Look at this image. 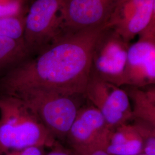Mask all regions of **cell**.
Returning a JSON list of instances; mask_svg holds the SVG:
<instances>
[{"label": "cell", "instance_id": "6da1fadb", "mask_svg": "<svg viewBox=\"0 0 155 155\" xmlns=\"http://www.w3.org/2000/svg\"><path fill=\"white\" fill-rule=\"evenodd\" d=\"M106 25L65 33L0 78V94L25 90L84 94L96 41Z\"/></svg>", "mask_w": 155, "mask_h": 155}, {"label": "cell", "instance_id": "7a4b0ae2", "mask_svg": "<svg viewBox=\"0 0 155 155\" xmlns=\"http://www.w3.org/2000/svg\"><path fill=\"white\" fill-rule=\"evenodd\" d=\"M57 140L20 98L0 94V155L31 147L53 148Z\"/></svg>", "mask_w": 155, "mask_h": 155}, {"label": "cell", "instance_id": "3957f363", "mask_svg": "<svg viewBox=\"0 0 155 155\" xmlns=\"http://www.w3.org/2000/svg\"><path fill=\"white\" fill-rule=\"evenodd\" d=\"M8 94L23 100L56 140L66 137L79 110L75 96L35 90Z\"/></svg>", "mask_w": 155, "mask_h": 155}, {"label": "cell", "instance_id": "277c9868", "mask_svg": "<svg viewBox=\"0 0 155 155\" xmlns=\"http://www.w3.org/2000/svg\"><path fill=\"white\" fill-rule=\"evenodd\" d=\"M63 0H33L24 18V40L32 57L61 36Z\"/></svg>", "mask_w": 155, "mask_h": 155}, {"label": "cell", "instance_id": "5b68a950", "mask_svg": "<svg viewBox=\"0 0 155 155\" xmlns=\"http://www.w3.org/2000/svg\"><path fill=\"white\" fill-rule=\"evenodd\" d=\"M130 44L114 29L106 25L94 46L90 73L117 86H124Z\"/></svg>", "mask_w": 155, "mask_h": 155}, {"label": "cell", "instance_id": "8992f818", "mask_svg": "<svg viewBox=\"0 0 155 155\" xmlns=\"http://www.w3.org/2000/svg\"><path fill=\"white\" fill-rule=\"evenodd\" d=\"M84 95L114 130L132 120V105L125 90L90 73Z\"/></svg>", "mask_w": 155, "mask_h": 155}, {"label": "cell", "instance_id": "52a82bcc", "mask_svg": "<svg viewBox=\"0 0 155 155\" xmlns=\"http://www.w3.org/2000/svg\"><path fill=\"white\" fill-rule=\"evenodd\" d=\"M113 130L100 111L93 105L87 106L79 109L66 138L74 152L82 155L105 150Z\"/></svg>", "mask_w": 155, "mask_h": 155}, {"label": "cell", "instance_id": "ba28073f", "mask_svg": "<svg viewBox=\"0 0 155 155\" xmlns=\"http://www.w3.org/2000/svg\"><path fill=\"white\" fill-rule=\"evenodd\" d=\"M120 0H63L61 35L105 25Z\"/></svg>", "mask_w": 155, "mask_h": 155}, {"label": "cell", "instance_id": "9c48e42d", "mask_svg": "<svg viewBox=\"0 0 155 155\" xmlns=\"http://www.w3.org/2000/svg\"><path fill=\"white\" fill-rule=\"evenodd\" d=\"M130 44L124 74V85L145 87L155 83V22Z\"/></svg>", "mask_w": 155, "mask_h": 155}, {"label": "cell", "instance_id": "30bf717a", "mask_svg": "<svg viewBox=\"0 0 155 155\" xmlns=\"http://www.w3.org/2000/svg\"><path fill=\"white\" fill-rule=\"evenodd\" d=\"M155 22V0H120L106 25L130 41Z\"/></svg>", "mask_w": 155, "mask_h": 155}, {"label": "cell", "instance_id": "8fae6325", "mask_svg": "<svg viewBox=\"0 0 155 155\" xmlns=\"http://www.w3.org/2000/svg\"><path fill=\"white\" fill-rule=\"evenodd\" d=\"M105 151L110 155H136L143 153V142L133 124L115 128Z\"/></svg>", "mask_w": 155, "mask_h": 155}, {"label": "cell", "instance_id": "7c38bea8", "mask_svg": "<svg viewBox=\"0 0 155 155\" xmlns=\"http://www.w3.org/2000/svg\"><path fill=\"white\" fill-rule=\"evenodd\" d=\"M132 102V120H137L155 126V88L129 86L127 90Z\"/></svg>", "mask_w": 155, "mask_h": 155}, {"label": "cell", "instance_id": "4fadbf2b", "mask_svg": "<svg viewBox=\"0 0 155 155\" xmlns=\"http://www.w3.org/2000/svg\"><path fill=\"white\" fill-rule=\"evenodd\" d=\"M31 58L24 39L0 37V78Z\"/></svg>", "mask_w": 155, "mask_h": 155}, {"label": "cell", "instance_id": "5bb4252c", "mask_svg": "<svg viewBox=\"0 0 155 155\" xmlns=\"http://www.w3.org/2000/svg\"><path fill=\"white\" fill-rule=\"evenodd\" d=\"M25 17L0 18V37L24 39Z\"/></svg>", "mask_w": 155, "mask_h": 155}, {"label": "cell", "instance_id": "9a60e30c", "mask_svg": "<svg viewBox=\"0 0 155 155\" xmlns=\"http://www.w3.org/2000/svg\"><path fill=\"white\" fill-rule=\"evenodd\" d=\"M33 0H0V18L25 17Z\"/></svg>", "mask_w": 155, "mask_h": 155}, {"label": "cell", "instance_id": "2e32d148", "mask_svg": "<svg viewBox=\"0 0 155 155\" xmlns=\"http://www.w3.org/2000/svg\"><path fill=\"white\" fill-rule=\"evenodd\" d=\"M133 125L143 142V151L147 155H155V126L143 121L134 120Z\"/></svg>", "mask_w": 155, "mask_h": 155}, {"label": "cell", "instance_id": "e0dca14e", "mask_svg": "<svg viewBox=\"0 0 155 155\" xmlns=\"http://www.w3.org/2000/svg\"><path fill=\"white\" fill-rule=\"evenodd\" d=\"M44 148L39 147H31L21 150H12L1 155H45Z\"/></svg>", "mask_w": 155, "mask_h": 155}, {"label": "cell", "instance_id": "ac0fdd59", "mask_svg": "<svg viewBox=\"0 0 155 155\" xmlns=\"http://www.w3.org/2000/svg\"><path fill=\"white\" fill-rule=\"evenodd\" d=\"M53 148V150L46 155H78L74 152H71L68 150H64L59 144H57Z\"/></svg>", "mask_w": 155, "mask_h": 155}, {"label": "cell", "instance_id": "d6986e66", "mask_svg": "<svg viewBox=\"0 0 155 155\" xmlns=\"http://www.w3.org/2000/svg\"><path fill=\"white\" fill-rule=\"evenodd\" d=\"M110 155L107 153L105 150H97L95 151H93L89 153H84L82 155Z\"/></svg>", "mask_w": 155, "mask_h": 155}, {"label": "cell", "instance_id": "ffe728a7", "mask_svg": "<svg viewBox=\"0 0 155 155\" xmlns=\"http://www.w3.org/2000/svg\"><path fill=\"white\" fill-rule=\"evenodd\" d=\"M147 155V154H145V153H139L138 155Z\"/></svg>", "mask_w": 155, "mask_h": 155}]
</instances>
